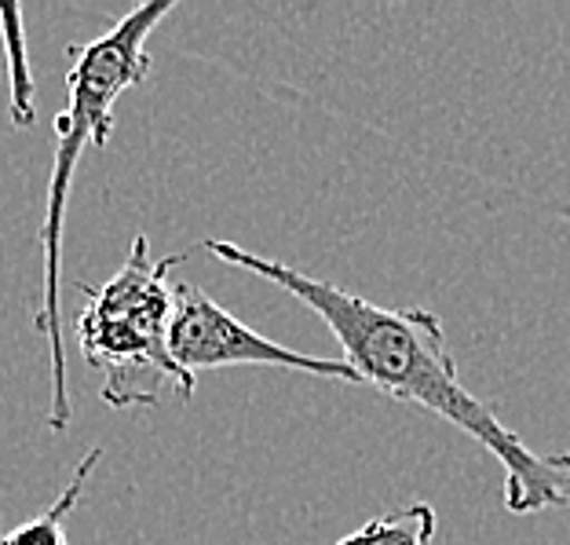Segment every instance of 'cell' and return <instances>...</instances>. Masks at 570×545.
Instances as JSON below:
<instances>
[{"mask_svg":"<svg viewBox=\"0 0 570 545\" xmlns=\"http://www.w3.org/2000/svg\"><path fill=\"white\" fill-rule=\"evenodd\" d=\"M205 253L219 264L249 271L278 285L326 322L341 344V359L362 385L381 388L399 403H413L461 428L504 469V509L515 516L570 505V454H541L498 418V410L469 392L446 344L443 319L424 308H381L341 285L304 275L301 267L271 261L238 242L205 239Z\"/></svg>","mask_w":570,"mask_h":545,"instance_id":"6da1fadb","label":"cell"},{"mask_svg":"<svg viewBox=\"0 0 570 545\" xmlns=\"http://www.w3.org/2000/svg\"><path fill=\"white\" fill-rule=\"evenodd\" d=\"M176 11V0H150L110 26L107 33L88 45H70V70H67V107L56 118V150H51V176H48V202L41 224V250H45V282H41V308H37L33 327L45 333L51 348V410L48 428L67 432L70 428V370L62 352V231H67L70 187L73 173L81 165L85 147H107L114 133V107L128 88L142 85L150 77V51L147 41L158 30V22Z\"/></svg>","mask_w":570,"mask_h":545,"instance_id":"7a4b0ae2","label":"cell"},{"mask_svg":"<svg viewBox=\"0 0 570 545\" xmlns=\"http://www.w3.org/2000/svg\"><path fill=\"white\" fill-rule=\"evenodd\" d=\"M184 264V253L154 261L150 239L136 235L118 275L88 285L85 308L73 322L77 348L99 370L102 403L114 410H150L161 403L168 385L179 399L194 396V381L168 356L173 290L168 267Z\"/></svg>","mask_w":570,"mask_h":545,"instance_id":"3957f363","label":"cell"},{"mask_svg":"<svg viewBox=\"0 0 570 545\" xmlns=\"http://www.w3.org/2000/svg\"><path fill=\"white\" fill-rule=\"evenodd\" d=\"M168 356L194 381L205 370L227 367H275L307 373L318 381L362 385L358 373L344 359H315L271 341L261 330L245 327L238 315L219 308L205 290L179 282L173 290V322H168Z\"/></svg>","mask_w":570,"mask_h":545,"instance_id":"277c9868","label":"cell"},{"mask_svg":"<svg viewBox=\"0 0 570 545\" xmlns=\"http://www.w3.org/2000/svg\"><path fill=\"white\" fill-rule=\"evenodd\" d=\"M99 461H102V447H92L81 461H77L70 484L59 490V498L51 502L48 509L30 516V520H22L19 527H11L8 535H0V545H70L67 520H70V513L77 509V502H81L88 479H92Z\"/></svg>","mask_w":570,"mask_h":545,"instance_id":"5b68a950","label":"cell"},{"mask_svg":"<svg viewBox=\"0 0 570 545\" xmlns=\"http://www.w3.org/2000/svg\"><path fill=\"white\" fill-rule=\"evenodd\" d=\"M0 41L8 51V81H11V125L30 128L37 121V88L26 59V33H22V11L16 4H0Z\"/></svg>","mask_w":570,"mask_h":545,"instance_id":"8992f818","label":"cell"},{"mask_svg":"<svg viewBox=\"0 0 570 545\" xmlns=\"http://www.w3.org/2000/svg\"><path fill=\"white\" fill-rule=\"evenodd\" d=\"M439 516L428 502H410L403 509L384 513L377 520H366L355 535L333 545H432Z\"/></svg>","mask_w":570,"mask_h":545,"instance_id":"52a82bcc","label":"cell"}]
</instances>
